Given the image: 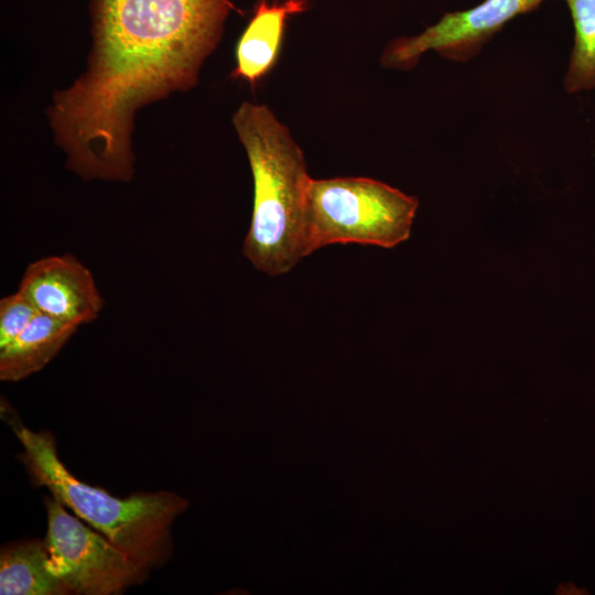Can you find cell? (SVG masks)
<instances>
[{"label": "cell", "mask_w": 595, "mask_h": 595, "mask_svg": "<svg viewBox=\"0 0 595 595\" xmlns=\"http://www.w3.org/2000/svg\"><path fill=\"white\" fill-rule=\"evenodd\" d=\"M232 9L229 0H93L88 69L48 110L67 166L85 180L129 181L134 111L197 83Z\"/></svg>", "instance_id": "1"}, {"label": "cell", "mask_w": 595, "mask_h": 595, "mask_svg": "<svg viewBox=\"0 0 595 595\" xmlns=\"http://www.w3.org/2000/svg\"><path fill=\"white\" fill-rule=\"evenodd\" d=\"M253 177V206L242 253L260 272L291 271L307 252L311 177L301 148L266 105L245 101L232 118Z\"/></svg>", "instance_id": "2"}, {"label": "cell", "mask_w": 595, "mask_h": 595, "mask_svg": "<svg viewBox=\"0 0 595 595\" xmlns=\"http://www.w3.org/2000/svg\"><path fill=\"white\" fill-rule=\"evenodd\" d=\"M1 414L23 452L20 458L32 483L47 488L76 517L87 522L149 572L172 555V526L188 501L172 491L116 497L80 482L61 461L51 432L26 428L7 402Z\"/></svg>", "instance_id": "3"}, {"label": "cell", "mask_w": 595, "mask_h": 595, "mask_svg": "<svg viewBox=\"0 0 595 595\" xmlns=\"http://www.w3.org/2000/svg\"><path fill=\"white\" fill-rule=\"evenodd\" d=\"M418 206L416 197L369 177L311 178L307 252L335 244L393 248L410 237Z\"/></svg>", "instance_id": "4"}, {"label": "cell", "mask_w": 595, "mask_h": 595, "mask_svg": "<svg viewBox=\"0 0 595 595\" xmlns=\"http://www.w3.org/2000/svg\"><path fill=\"white\" fill-rule=\"evenodd\" d=\"M48 569L67 594L113 595L143 581L147 570L54 497L45 499Z\"/></svg>", "instance_id": "5"}, {"label": "cell", "mask_w": 595, "mask_h": 595, "mask_svg": "<svg viewBox=\"0 0 595 595\" xmlns=\"http://www.w3.org/2000/svg\"><path fill=\"white\" fill-rule=\"evenodd\" d=\"M542 1L484 0L464 11L447 12L420 34L391 41L381 54V64L387 68L408 71L429 51L448 61L466 63L505 24L536 9Z\"/></svg>", "instance_id": "6"}, {"label": "cell", "mask_w": 595, "mask_h": 595, "mask_svg": "<svg viewBox=\"0 0 595 595\" xmlns=\"http://www.w3.org/2000/svg\"><path fill=\"white\" fill-rule=\"evenodd\" d=\"M19 291L39 313L76 326L93 322L104 305L90 271L68 253L30 263Z\"/></svg>", "instance_id": "7"}, {"label": "cell", "mask_w": 595, "mask_h": 595, "mask_svg": "<svg viewBox=\"0 0 595 595\" xmlns=\"http://www.w3.org/2000/svg\"><path fill=\"white\" fill-rule=\"evenodd\" d=\"M306 9V0H284L277 3L260 0L237 43L236 67L231 77L240 78L255 87L278 58L288 18Z\"/></svg>", "instance_id": "8"}, {"label": "cell", "mask_w": 595, "mask_h": 595, "mask_svg": "<svg viewBox=\"0 0 595 595\" xmlns=\"http://www.w3.org/2000/svg\"><path fill=\"white\" fill-rule=\"evenodd\" d=\"M78 326L37 313L29 325L0 349V379L20 381L43 369Z\"/></svg>", "instance_id": "9"}, {"label": "cell", "mask_w": 595, "mask_h": 595, "mask_svg": "<svg viewBox=\"0 0 595 595\" xmlns=\"http://www.w3.org/2000/svg\"><path fill=\"white\" fill-rule=\"evenodd\" d=\"M1 595H68L48 569L45 539L4 545L0 552Z\"/></svg>", "instance_id": "10"}, {"label": "cell", "mask_w": 595, "mask_h": 595, "mask_svg": "<svg viewBox=\"0 0 595 595\" xmlns=\"http://www.w3.org/2000/svg\"><path fill=\"white\" fill-rule=\"evenodd\" d=\"M573 28L574 42L563 87L567 94L595 88V0H565Z\"/></svg>", "instance_id": "11"}, {"label": "cell", "mask_w": 595, "mask_h": 595, "mask_svg": "<svg viewBox=\"0 0 595 595\" xmlns=\"http://www.w3.org/2000/svg\"><path fill=\"white\" fill-rule=\"evenodd\" d=\"M39 312L28 298L17 291L0 300V349L10 344Z\"/></svg>", "instance_id": "12"}]
</instances>
